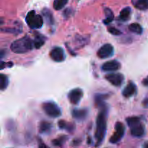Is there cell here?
<instances>
[{"label": "cell", "instance_id": "cell-1", "mask_svg": "<svg viewBox=\"0 0 148 148\" xmlns=\"http://www.w3.org/2000/svg\"><path fill=\"white\" fill-rule=\"evenodd\" d=\"M101 108L96 119V129H95V138L96 140L95 146L98 147L102 144L106 134L107 116H108V108L105 103L99 106Z\"/></svg>", "mask_w": 148, "mask_h": 148}, {"label": "cell", "instance_id": "cell-2", "mask_svg": "<svg viewBox=\"0 0 148 148\" xmlns=\"http://www.w3.org/2000/svg\"><path fill=\"white\" fill-rule=\"evenodd\" d=\"M34 47V42L28 36H25L14 40L10 46L12 51L15 53H25L30 51Z\"/></svg>", "mask_w": 148, "mask_h": 148}, {"label": "cell", "instance_id": "cell-3", "mask_svg": "<svg viewBox=\"0 0 148 148\" xmlns=\"http://www.w3.org/2000/svg\"><path fill=\"white\" fill-rule=\"evenodd\" d=\"M127 123L131 130V134L134 137H142L145 134V130L139 117L132 116L127 119Z\"/></svg>", "mask_w": 148, "mask_h": 148}, {"label": "cell", "instance_id": "cell-4", "mask_svg": "<svg viewBox=\"0 0 148 148\" xmlns=\"http://www.w3.org/2000/svg\"><path fill=\"white\" fill-rule=\"evenodd\" d=\"M25 21L32 29L40 28L43 25V19L41 15L36 14L34 10L29 12L26 16Z\"/></svg>", "mask_w": 148, "mask_h": 148}, {"label": "cell", "instance_id": "cell-5", "mask_svg": "<svg viewBox=\"0 0 148 148\" xmlns=\"http://www.w3.org/2000/svg\"><path fill=\"white\" fill-rule=\"evenodd\" d=\"M42 109L51 118H58L62 115L59 107L53 101H47L42 104Z\"/></svg>", "mask_w": 148, "mask_h": 148}, {"label": "cell", "instance_id": "cell-6", "mask_svg": "<svg viewBox=\"0 0 148 148\" xmlns=\"http://www.w3.org/2000/svg\"><path fill=\"white\" fill-rule=\"evenodd\" d=\"M125 133V127L121 122H117L115 124V132L110 138L109 142L111 144H116L123 138Z\"/></svg>", "mask_w": 148, "mask_h": 148}, {"label": "cell", "instance_id": "cell-7", "mask_svg": "<svg viewBox=\"0 0 148 148\" xmlns=\"http://www.w3.org/2000/svg\"><path fill=\"white\" fill-rule=\"evenodd\" d=\"M105 79L114 86L119 87L124 82V76L121 73H108L106 75Z\"/></svg>", "mask_w": 148, "mask_h": 148}, {"label": "cell", "instance_id": "cell-8", "mask_svg": "<svg viewBox=\"0 0 148 148\" xmlns=\"http://www.w3.org/2000/svg\"><path fill=\"white\" fill-rule=\"evenodd\" d=\"M114 53V46L110 43H106L101 46L98 51L97 55L101 59H106L113 56Z\"/></svg>", "mask_w": 148, "mask_h": 148}, {"label": "cell", "instance_id": "cell-9", "mask_svg": "<svg viewBox=\"0 0 148 148\" xmlns=\"http://www.w3.org/2000/svg\"><path fill=\"white\" fill-rule=\"evenodd\" d=\"M82 96H83V91L80 88H75V89L72 90L68 94L69 102L74 105L79 103Z\"/></svg>", "mask_w": 148, "mask_h": 148}, {"label": "cell", "instance_id": "cell-10", "mask_svg": "<svg viewBox=\"0 0 148 148\" xmlns=\"http://www.w3.org/2000/svg\"><path fill=\"white\" fill-rule=\"evenodd\" d=\"M50 57L54 62H62L65 59V53L61 47H54L50 51Z\"/></svg>", "mask_w": 148, "mask_h": 148}, {"label": "cell", "instance_id": "cell-11", "mask_svg": "<svg viewBox=\"0 0 148 148\" xmlns=\"http://www.w3.org/2000/svg\"><path fill=\"white\" fill-rule=\"evenodd\" d=\"M121 68V64L116 60H111L106 62L102 65V70L106 72H113Z\"/></svg>", "mask_w": 148, "mask_h": 148}, {"label": "cell", "instance_id": "cell-12", "mask_svg": "<svg viewBox=\"0 0 148 148\" xmlns=\"http://www.w3.org/2000/svg\"><path fill=\"white\" fill-rule=\"evenodd\" d=\"M136 92H137V86L134 82H130L123 90L122 95L125 98H130L136 94Z\"/></svg>", "mask_w": 148, "mask_h": 148}, {"label": "cell", "instance_id": "cell-13", "mask_svg": "<svg viewBox=\"0 0 148 148\" xmlns=\"http://www.w3.org/2000/svg\"><path fill=\"white\" fill-rule=\"evenodd\" d=\"M88 110L86 108L82 109H74L72 111V115L74 119L78 121H84L88 116Z\"/></svg>", "mask_w": 148, "mask_h": 148}, {"label": "cell", "instance_id": "cell-14", "mask_svg": "<svg viewBox=\"0 0 148 148\" xmlns=\"http://www.w3.org/2000/svg\"><path fill=\"white\" fill-rule=\"evenodd\" d=\"M134 7L140 10H146L148 9V0H132Z\"/></svg>", "mask_w": 148, "mask_h": 148}, {"label": "cell", "instance_id": "cell-15", "mask_svg": "<svg viewBox=\"0 0 148 148\" xmlns=\"http://www.w3.org/2000/svg\"><path fill=\"white\" fill-rule=\"evenodd\" d=\"M132 14V10L130 7H127L123 9L121 11L119 14V18L121 19L122 21H127L130 19Z\"/></svg>", "mask_w": 148, "mask_h": 148}, {"label": "cell", "instance_id": "cell-16", "mask_svg": "<svg viewBox=\"0 0 148 148\" xmlns=\"http://www.w3.org/2000/svg\"><path fill=\"white\" fill-rule=\"evenodd\" d=\"M104 12H105L106 18L103 20V23L105 25H108L114 20V14L111 9L106 8Z\"/></svg>", "mask_w": 148, "mask_h": 148}, {"label": "cell", "instance_id": "cell-17", "mask_svg": "<svg viewBox=\"0 0 148 148\" xmlns=\"http://www.w3.org/2000/svg\"><path fill=\"white\" fill-rule=\"evenodd\" d=\"M51 124L47 121H42L39 125V132L41 134H46L51 131Z\"/></svg>", "mask_w": 148, "mask_h": 148}, {"label": "cell", "instance_id": "cell-18", "mask_svg": "<svg viewBox=\"0 0 148 148\" xmlns=\"http://www.w3.org/2000/svg\"><path fill=\"white\" fill-rule=\"evenodd\" d=\"M129 30L131 32H132V33H134L138 35L142 34L143 31L142 26L140 24H138V23H132L129 26Z\"/></svg>", "mask_w": 148, "mask_h": 148}, {"label": "cell", "instance_id": "cell-19", "mask_svg": "<svg viewBox=\"0 0 148 148\" xmlns=\"http://www.w3.org/2000/svg\"><path fill=\"white\" fill-rule=\"evenodd\" d=\"M58 125H59V128L62 129V130H67L68 132H72L73 131L74 129H75V127H74L73 124H68L66 121H59V123H58Z\"/></svg>", "mask_w": 148, "mask_h": 148}, {"label": "cell", "instance_id": "cell-20", "mask_svg": "<svg viewBox=\"0 0 148 148\" xmlns=\"http://www.w3.org/2000/svg\"><path fill=\"white\" fill-rule=\"evenodd\" d=\"M33 42H34V47L38 49H40L42 46H43L45 43V39L44 38H43L40 35H37L35 38Z\"/></svg>", "mask_w": 148, "mask_h": 148}, {"label": "cell", "instance_id": "cell-21", "mask_svg": "<svg viewBox=\"0 0 148 148\" xmlns=\"http://www.w3.org/2000/svg\"><path fill=\"white\" fill-rule=\"evenodd\" d=\"M68 2V0H54L53 8L56 10H60L65 7Z\"/></svg>", "mask_w": 148, "mask_h": 148}, {"label": "cell", "instance_id": "cell-22", "mask_svg": "<svg viewBox=\"0 0 148 148\" xmlns=\"http://www.w3.org/2000/svg\"><path fill=\"white\" fill-rule=\"evenodd\" d=\"M9 85V79L7 76L1 74L0 75V88L1 90H4L7 88Z\"/></svg>", "mask_w": 148, "mask_h": 148}, {"label": "cell", "instance_id": "cell-23", "mask_svg": "<svg viewBox=\"0 0 148 148\" xmlns=\"http://www.w3.org/2000/svg\"><path fill=\"white\" fill-rule=\"evenodd\" d=\"M43 15L44 16V17L46 18V21L49 24H53V15H52L51 12L49 11L48 9H44L43 10Z\"/></svg>", "mask_w": 148, "mask_h": 148}, {"label": "cell", "instance_id": "cell-24", "mask_svg": "<svg viewBox=\"0 0 148 148\" xmlns=\"http://www.w3.org/2000/svg\"><path fill=\"white\" fill-rule=\"evenodd\" d=\"M108 97V95H106V94H98L95 96V103L98 106H101V105L104 104V101H105L106 98H107Z\"/></svg>", "mask_w": 148, "mask_h": 148}, {"label": "cell", "instance_id": "cell-25", "mask_svg": "<svg viewBox=\"0 0 148 148\" xmlns=\"http://www.w3.org/2000/svg\"><path fill=\"white\" fill-rule=\"evenodd\" d=\"M66 136H64V137H60V138L53 140L52 143H53V144L56 146H61L62 145V144H63V143H64V141L66 140Z\"/></svg>", "mask_w": 148, "mask_h": 148}, {"label": "cell", "instance_id": "cell-26", "mask_svg": "<svg viewBox=\"0 0 148 148\" xmlns=\"http://www.w3.org/2000/svg\"><path fill=\"white\" fill-rule=\"evenodd\" d=\"M108 31L111 34L114 35V36H119V35L121 34V32L114 27H108Z\"/></svg>", "mask_w": 148, "mask_h": 148}, {"label": "cell", "instance_id": "cell-27", "mask_svg": "<svg viewBox=\"0 0 148 148\" xmlns=\"http://www.w3.org/2000/svg\"><path fill=\"white\" fill-rule=\"evenodd\" d=\"M142 83H143V85H144V86H148V76L143 79Z\"/></svg>", "mask_w": 148, "mask_h": 148}, {"label": "cell", "instance_id": "cell-28", "mask_svg": "<svg viewBox=\"0 0 148 148\" xmlns=\"http://www.w3.org/2000/svg\"><path fill=\"white\" fill-rule=\"evenodd\" d=\"M143 106L145 107V108H147V107H148V98H145V99L143 101Z\"/></svg>", "mask_w": 148, "mask_h": 148}]
</instances>
